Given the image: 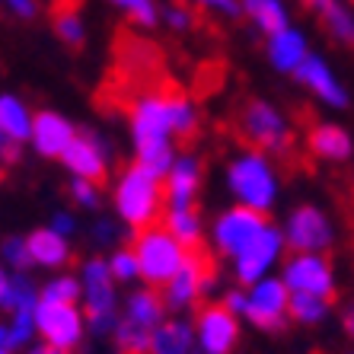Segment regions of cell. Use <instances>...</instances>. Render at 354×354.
<instances>
[{
	"mask_svg": "<svg viewBox=\"0 0 354 354\" xmlns=\"http://www.w3.org/2000/svg\"><path fill=\"white\" fill-rule=\"evenodd\" d=\"M163 201H166V179L157 173H150L147 166H128L118 182L115 192V205L124 223H131L134 230H147L153 223H160L163 214Z\"/></svg>",
	"mask_w": 354,
	"mask_h": 354,
	"instance_id": "6da1fadb",
	"label": "cell"
},
{
	"mask_svg": "<svg viewBox=\"0 0 354 354\" xmlns=\"http://www.w3.org/2000/svg\"><path fill=\"white\" fill-rule=\"evenodd\" d=\"M134 256H138L140 265V278H147V284H153V288H166L182 272V265L189 259V249L182 246L179 239L166 230V223L160 221L134 236Z\"/></svg>",
	"mask_w": 354,
	"mask_h": 354,
	"instance_id": "7a4b0ae2",
	"label": "cell"
},
{
	"mask_svg": "<svg viewBox=\"0 0 354 354\" xmlns=\"http://www.w3.org/2000/svg\"><path fill=\"white\" fill-rule=\"evenodd\" d=\"M236 128H239V138L259 150H274V153H288L290 150L288 124L262 99H249L246 106L239 109Z\"/></svg>",
	"mask_w": 354,
	"mask_h": 354,
	"instance_id": "3957f363",
	"label": "cell"
},
{
	"mask_svg": "<svg viewBox=\"0 0 354 354\" xmlns=\"http://www.w3.org/2000/svg\"><path fill=\"white\" fill-rule=\"evenodd\" d=\"M83 300H86L90 326L96 332H109L122 322L115 313V278L109 272V262L90 259L83 265Z\"/></svg>",
	"mask_w": 354,
	"mask_h": 354,
	"instance_id": "277c9868",
	"label": "cell"
},
{
	"mask_svg": "<svg viewBox=\"0 0 354 354\" xmlns=\"http://www.w3.org/2000/svg\"><path fill=\"white\" fill-rule=\"evenodd\" d=\"M265 230H268V217H265V211L239 205V207H230L227 214L217 217L214 243H217V249H221L223 256L239 259Z\"/></svg>",
	"mask_w": 354,
	"mask_h": 354,
	"instance_id": "5b68a950",
	"label": "cell"
},
{
	"mask_svg": "<svg viewBox=\"0 0 354 354\" xmlns=\"http://www.w3.org/2000/svg\"><path fill=\"white\" fill-rule=\"evenodd\" d=\"M230 189L246 207H265L274 201V176L262 153H246L230 166Z\"/></svg>",
	"mask_w": 354,
	"mask_h": 354,
	"instance_id": "8992f818",
	"label": "cell"
},
{
	"mask_svg": "<svg viewBox=\"0 0 354 354\" xmlns=\"http://www.w3.org/2000/svg\"><path fill=\"white\" fill-rule=\"evenodd\" d=\"M211 284H214V259H211V252L205 246H198L189 252L182 272L163 288V300L169 310H182V306L195 304L201 290L211 288Z\"/></svg>",
	"mask_w": 354,
	"mask_h": 354,
	"instance_id": "52a82bcc",
	"label": "cell"
},
{
	"mask_svg": "<svg viewBox=\"0 0 354 354\" xmlns=\"http://www.w3.org/2000/svg\"><path fill=\"white\" fill-rule=\"evenodd\" d=\"M35 326H39L41 338L48 342L51 348H61V351H71V348L80 345L83 335V316L74 304H41L35 310Z\"/></svg>",
	"mask_w": 354,
	"mask_h": 354,
	"instance_id": "ba28073f",
	"label": "cell"
},
{
	"mask_svg": "<svg viewBox=\"0 0 354 354\" xmlns=\"http://www.w3.org/2000/svg\"><path fill=\"white\" fill-rule=\"evenodd\" d=\"M198 342L205 354H230L239 342V322L227 304H205L195 310Z\"/></svg>",
	"mask_w": 354,
	"mask_h": 354,
	"instance_id": "9c48e42d",
	"label": "cell"
},
{
	"mask_svg": "<svg viewBox=\"0 0 354 354\" xmlns=\"http://www.w3.org/2000/svg\"><path fill=\"white\" fill-rule=\"evenodd\" d=\"M288 306H290V290L284 281H259L256 290L249 294V306H246V316L256 322L259 329L265 332H281L284 322H288Z\"/></svg>",
	"mask_w": 354,
	"mask_h": 354,
	"instance_id": "30bf717a",
	"label": "cell"
},
{
	"mask_svg": "<svg viewBox=\"0 0 354 354\" xmlns=\"http://www.w3.org/2000/svg\"><path fill=\"white\" fill-rule=\"evenodd\" d=\"M332 243V227L316 207H297L288 221V246L294 256H313Z\"/></svg>",
	"mask_w": 354,
	"mask_h": 354,
	"instance_id": "8fae6325",
	"label": "cell"
},
{
	"mask_svg": "<svg viewBox=\"0 0 354 354\" xmlns=\"http://www.w3.org/2000/svg\"><path fill=\"white\" fill-rule=\"evenodd\" d=\"M284 284L290 294H316L326 300H335L332 268L319 256H290L284 262Z\"/></svg>",
	"mask_w": 354,
	"mask_h": 354,
	"instance_id": "7c38bea8",
	"label": "cell"
},
{
	"mask_svg": "<svg viewBox=\"0 0 354 354\" xmlns=\"http://www.w3.org/2000/svg\"><path fill=\"white\" fill-rule=\"evenodd\" d=\"M281 243H284V236H281L274 227H268V230L236 259V281H243V284H259L262 274L268 272V265L281 256Z\"/></svg>",
	"mask_w": 354,
	"mask_h": 354,
	"instance_id": "4fadbf2b",
	"label": "cell"
},
{
	"mask_svg": "<svg viewBox=\"0 0 354 354\" xmlns=\"http://www.w3.org/2000/svg\"><path fill=\"white\" fill-rule=\"evenodd\" d=\"M74 124L61 118L58 112H39L32 122V144L41 157H64L67 147L74 144Z\"/></svg>",
	"mask_w": 354,
	"mask_h": 354,
	"instance_id": "5bb4252c",
	"label": "cell"
},
{
	"mask_svg": "<svg viewBox=\"0 0 354 354\" xmlns=\"http://www.w3.org/2000/svg\"><path fill=\"white\" fill-rule=\"evenodd\" d=\"M61 160H64L71 173H77V179L96 182V185L106 182V153H102V147H99V140L93 134H77Z\"/></svg>",
	"mask_w": 354,
	"mask_h": 354,
	"instance_id": "9a60e30c",
	"label": "cell"
},
{
	"mask_svg": "<svg viewBox=\"0 0 354 354\" xmlns=\"http://www.w3.org/2000/svg\"><path fill=\"white\" fill-rule=\"evenodd\" d=\"M201 185V169L192 157L176 160V166L166 176V205L169 211H189L195 207V192Z\"/></svg>",
	"mask_w": 354,
	"mask_h": 354,
	"instance_id": "2e32d148",
	"label": "cell"
},
{
	"mask_svg": "<svg viewBox=\"0 0 354 354\" xmlns=\"http://www.w3.org/2000/svg\"><path fill=\"white\" fill-rule=\"evenodd\" d=\"M294 77L300 83H306V86H310V90H313L319 99H326L329 106H345V90L338 86L335 77H332V71L322 64L319 58H313V55H310V58H306L304 64L294 71Z\"/></svg>",
	"mask_w": 354,
	"mask_h": 354,
	"instance_id": "e0dca14e",
	"label": "cell"
},
{
	"mask_svg": "<svg viewBox=\"0 0 354 354\" xmlns=\"http://www.w3.org/2000/svg\"><path fill=\"white\" fill-rule=\"evenodd\" d=\"M268 58H272V64L278 67V71H290V74H294L297 67L310 58V55H306L304 35L294 32V29H284V32H278V35H268Z\"/></svg>",
	"mask_w": 354,
	"mask_h": 354,
	"instance_id": "ac0fdd59",
	"label": "cell"
},
{
	"mask_svg": "<svg viewBox=\"0 0 354 354\" xmlns=\"http://www.w3.org/2000/svg\"><path fill=\"white\" fill-rule=\"evenodd\" d=\"M29 243V252H32L35 265H45V268H58V265L71 262V249H67L64 236L55 230H35L26 236Z\"/></svg>",
	"mask_w": 354,
	"mask_h": 354,
	"instance_id": "d6986e66",
	"label": "cell"
},
{
	"mask_svg": "<svg viewBox=\"0 0 354 354\" xmlns=\"http://www.w3.org/2000/svg\"><path fill=\"white\" fill-rule=\"evenodd\" d=\"M32 122L35 115H29V109L17 96H0V131L7 140L19 144V140L32 138Z\"/></svg>",
	"mask_w": 354,
	"mask_h": 354,
	"instance_id": "ffe728a7",
	"label": "cell"
},
{
	"mask_svg": "<svg viewBox=\"0 0 354 354\" xmlns=\"http://www.w3.org/2000/svg\"><path fill=\"white\" fill-rule=\"evenodd\" d=\"M304 3L313 10V13H319L326 29H329L338 41H345V45L354 48V17L338 3V0H304Z\"/></svg>",
	"mask_w": 354,
	"mask_h": 354,
	"instance_id": "44dd1931",
	"label": "cell"
},
{
	"mask_svg": "<svg viewBox=\"0 0 354 354\" xmlns=\"http://www.w3.org/2000/svg\"><path fill=\"white\" fill-rule=\"evenodd\" d=\"M306 144L322 160H345L351 153V138L338 124H316L310 138H306Z\"/></svg>",
	"mask_w": 354,
	"mask_h": 354,
	"instance_id": "7402d4cb",
	"label": "cell"
},
{
	"mask_svg": "<svg viewBox=\"0 0 354 354\" xmlns=\"http://www.w3.org/2000/svg\"><path fill=\"white\" fill-rule=\"evenodd\" d=\"M41 294H35V288L19 274L0 278V306L10 313H23V310H39Z\"/></svg>",
	"mask_w": 354,
	"mask_h": 354,
	"instance_id": "603a6c76",
	"label": "cell"
},
{
	"mask_svg": "<svg viewBox=\"0 0 354 354\" xmlns=\"http://www.w3.org/2000/svg\"><path fill=\"white\" fill-rule=\"evenodd\" d=\"M163 310H166V300L157 294V290H138L131 294L128 300V319L138 322V326H147V329H157L163 326Z\"/></svg>",
	"mask_w": 354,
	"mask_h": 354,
	"instance_id": "cb8c5ba5",
	"label": "cell"
},
{
	"mask_svg": "<svg viewBox=\"0 0 354 354\" xmlns=\"http://www.w3.org/2000/svg\"><path fill=\"white\" fill-rule=\"evenodd\" d=\"M163 223H166V230L173 233L189 252L198 246H205V243H201V214H198L195 207H189V211H166Z\"/></svg>",
	"mask_w": 354,
	"mask_h": 354,
	"instance_id": "d4e9b609",
	"label": "cell"
},
{
	"mask_svg": "<svg viewBox=\"0 0 354 354\" xmlns=\"http://www.w3.org/2000/svg\"><path fill=\"white\" fill-rule=\"evenodd\" d=\"M192 351V329L185 322L173 319L153 329V354H189Z\"/></svg>",
	"mask_w": 354,
	"mask_h": 354,
	"instance_id": "484cf974",
	"label": "cell"
},
{
	"mask_svg": "<svg viewBox=\"0 0 354 354\" xmlns=\"http://www.w3.org/2000/svg\"><path fill=\"white\" fill-rule=\"evenodd\" d=\"M243 10H246L249 17L256 19L259 29H265L268 35H278V32H284V29H290L281 0H243Z\"/></svg>",
	"mask_w": 354,
	"mask_h": 354,
	"instance_id": "4316f807",
	"label": "cell"
},
{
	"mask_svg": "<svg viewBox=\"0 0 354 354\" xmlns=\"http://www.w3.org/2000/svg\"><path fill=\"white\" fill-rule=\"evenodd\" d=\"M115 345L118 354H153V329L138 326L124 316L115 326Z\"/></svg>",
	"mask_w": 354,
	"mask_h": 354,
	"instance_id": "83f0119b",
	"label": "cell"
},
{
	"mask_svg": "<svg viewBox=\"0 0 354 354\" xmlns=\"http://www.w3.org/2000/svg\"><path fill=\"white\" fill-rule=\"evenodd\" d=\"M169 106H173V134L182 144H192L198 131V115H195V106L185 99V93L176 83H173V90H169Z\"/></svg>",
	"mask_w": 354,
	"mask_h": 354,
	"instance_id": "f1b7e54d",
	"label": "cell"
},
{
	"mask_svg": "<svg viewBox=\"0 0 354 354\" xmlns=\"http://www.w3.org/2000/svg\"><path fill=\"white\" fill-rule=\"evenodd\" d=\"M332 300H326V297H316V294H290V306L288 313L290 319L297 322H319L322 316H326V310H329Z\"/></svg>",
	"mask_w": 354,
	"mask_h": 354,
	"instance_id": "f546056e",
	"label": "cell"
},
{
	"mask_svg": "<svg viewBox=\"0 0 354 354\" xmlns=\"http://www.w3.org/2000/svg\"><path fill=\"white\" fill-rule=\"evenodd\" d=\"M83 294V284L77 278H55L41 290V304H77V297Z\"/></svg>",
	"mask_w": 354,
	"mask_h": 354,
	"instance_id": "4dcf8cb0",
	"label": "cell"
},
{
	"mask_svg": "<svg viewBox=\"0 0 354 354\" xmlns=\"http://www.w3.org/2000/svg\"><path fill=\"white\" fill-rule=\"evenodd\" d=\"M55 32L61 35V41H64V45H71V48H80V45H83L80 13H58V17H55Z\"/></svg>",
	"mask_w": 354,
	"mask_h": 354,
	"instance_id": "1f68e13d",
	"label": "cell"
},
{
	"mask_svg": "<svg viewBox=\"0 0 354 354\" xmlns=\"http://www.w3.org/2000/svg\"><path fill=\"white\" fill-rule=\"evenodd\" d=\"M109 272L115 281H134L140 278V265H138V256H134V249H122L115 256L109 259Z\"/></svg>",
	"mask_w": 354,
	"mask_h": 354,
	"instance_id": "d6a6232c",
	"label": "cell"
},
{
	"mask_svg": "<svg viewBox=\"0 0 354 354\" xmlns=\"http://www.w3.org/2000/svg\"><path fill=\"white\" fill-rule=\"evenodd\" d=\"M115 7H122L131 23L138 26H153L157 23V10H153V0H112Z\"/></svg>",
	"mask_w": 354,
	"mask_h": 354,
	"instance_id": "836d02e7",
	"label": "cell"
},
{
	"mask_svg": "<svg viewBox=\"0 0 354 354\" xmlns=\"http://www.w3.org/2000/svg\"><path fill=\"white\" fill-rule=\"evenodd\" d=\"M3 259H7L17 272H26L29 265H32V252H29V243L19 236H10L3 239Z\"/></svg>",
	"mask_w": 354,
	"mask_h": 354,
	"instance_id": "e575fe53",
	"label": "cell"
},
{
	"mask_svg": "<svg viewBox=\"0 0 354 354\" xmlns=\"http://www.w3.org/2000/svg\"><path fill=\"white\" fill-rule=\"evenodd\" d=\"M39 329L35 326V310H23V313H13V322H10V342H13V348L26 345L29 342V335Z\"/></svg>",
	"mask_w": 354,
	"mask_h": 354,
	"instance_id": "d590c367",
	"label": "cell"
},
{
	"mask_svg": "<svg viewBox=\"0 0 354 354\" xmlns=\"http://www.w3.org/2000/svg\"><path fill=\"white\" fill-rule=\"evenodd\" d=\"M71 195H74L83 207H93V205H96V182L74 179V182H71Z\"/></svg>",
	"mask_w": 354,
	"mask_h": 354,
	"instance_id": "8d00e7d4",
	"label": "cell"
},
{
	"mask_svg": "<svg viewBox=\"0 0 354 354\" xmlns=\"http://www.w3.org/2000/svg\"><path fill=\"white\" fill-rule=\"evenodd\" d=\"M166 19H169V26H176V29H185V26L192 23V13L182 3H173V7L166 10Z\"/></svg>",
	"mask_w": 354,
	"mask_h": 354,
	"instance_id": "74e56055",
	"label": "cell"
},
{
	"mask_svg": "<svg viewBox=\"0 0 354 354\" xmlns=\"http://www.w3.org/2000/svg\"><path fill=\"white\" fill-rule=\"evenodd\" d=\"M7 3H10V10H13L17 17H23V19L35 17V0H7Z\"/></svg>",
	"mask_w": 354,
	"mask_h": 354,
	"instance_id": "f35d334b",
	"label": "cell"
},
{
	"mask_svg": "<svg viewBox=\"0 0 354 354\" xmlns=\"http://www.w3.org/2000/svg\"><path fill=\"white\" fill-rule=\"evenodd\" d=\"M246 306H249V297H243L239 290L227 294V310H230V313H246Z\"/></svg>",
	"mask_w": 354,
	"mask_h": 354,
	"instance_id": "ab89813d",
	"label": "cell"
},
{
	"mask_svg": "<svg viewBox=\"0 0 354 354\" xmlns=\"http://www.w3.org/2000/svg\"><path fill=\"white\" fill-rule=\"evenodd\" d=\"M71 230H74V217L71 214H55V233L64 236V233H71Z\"/></svg>",
	"mask_w": 354,
	"mask_h": 354,
	"instance_id": "60d3db41",
	"label": "cell"
},
{
	"mask_svg": "<svg viewBox=\"0 0 354 354\" xmlns=\"http://www.w3.org/2000/svg\"><path fill=\"white\" fill-rule=\"evenodd\" d=\"M198 3H207V7L227 10V13H239V3H236V0H198Z\"/></svg>",
	"mask_w": 354,
	"mask_h": 354,
	"instance_id": "b9f144b4",
	"label": "cell"
},
{
	"mask_svg": "<svg viewBox=\"0 0 354 354\" xmlns=\"http://www.w3.org/2000/svg\"><path fill=\"white\" fill-rule=\"evenodd\" d=\"M13 342H10V326H0V351H10Z\"/></svg>",
	"mask_w": 354,
	"mask_h": 354,
	"instance_id": "7bdbcfd3",
	"label": "cell"
},
{
	"mask_svg": "<svg viewBox=\"0 0 354 354\" xmlns=\"http://www.w3.org/2000/svg\"><path fill=\"white\" fill-rule=\"evenodd\" d=\"M345 332H348V335H354V306L345 313Z\"/></svg>",
	"mask_w": 354,
	"mask_h": 354,
	"instance_id": "ee69618b",
	"label": "cell"
},
{
	"mask_svg": "<svg viewBox=\"0 0 354 354\" xmlns=\"http://www.w3.org/2000/svg\"><path fill=\"white\" fill-rule=\"evenodd\" d=\"M29 354H67V351H61V348H51V345H41V348H35V351H29Z\"/></svg>",
	"mask_w": 354,
	"mask_h": 354,
	"instance_id": "f6af8a7d",
	"label": "cell"
},
{
	"mask_svg": "<svg viewBox=\"0 0 354 354\" xmlns=\"http://www.w3.org/2000/svg\"><path fill=\"white\" fill-rule=\"evenodd\" d=\"M3 147H7V138H3V131H0V153H3Z\"/></svg>",
	"mask_w": 354,
	"mask_h": 354,
	"instance_id": "bcb514c9",
	"label": "cell"
},
{
	"mask_svg": "<svg viewBox=\"0 0 354 354\" xmlns=\"http://www.w3.org/2000/svg\"><path fill=\"white\" fill-rule=\"evenodd\" d=\"M0 354H10V351H0Z\"/></svg>",
	"mask_w": 354,
	"mask_h": 354,
	"instance_id": "7dc6e473",
	"label": "cell"
},
{
	"mask_svg": "<svg viewBox=\"0 0 354 354\" xmlns=\"http://www.w3.org/2000/svg\"><path fill=\"white\" fill-rule=\"evenodd\" d=\"M351 195H354V185H351Z\"/></svg>",
	"mask_w": 354,
	"mask_h": 354,
	"instance_id": "c3c4849f",
	"label": "cell"
},
{
	"mask_svg": "<svg viewBox=\"0 0 354 354\" xmlns=\"http://www.w3.org/2000/svg\"><path fill=\"white\" fill-rule=\"evenodd\" d=\"M348 3H354V0H348Z\"/></svg>",
	"mask_w": 354,
	"mask_h": 354,
	"instance_id": "681fc988",
	"label": "cell"
},
{
	"mask_svg": "<svg viewBox=\"0 0 354 354\" xmlns=\"http://www.w3.org/2000/svg\"><path fill=\"white\" fill-rule=\"evenodd\" d=\"M0 278H3V274H0Z\"/></svg>",
	"mask_w": 354,
	"mask_h": 354,
	"instance_id": "f907efd6",
	"label": "cell"
}]
</instances>
